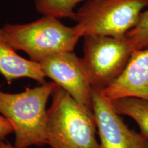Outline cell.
Listing matches in <instances>:
<instances>
[{
    "instance_id": "cell-6",
    "label": "cell",
    "mask_w": 148,
    "mask_h": 148,
    "mask_svg": "<svg viewBox=\"0 0 148 148\" xmlns=\"http://www.w3.org/2000/svg\"><path fill=\"white\" fill-rule=\"evenodd\" d=\"M92 103L101 148H148V140L129 128L100 88L92 87Z\"/></svg>"
},
{
    "instance_id": "cell-9",
    "label": "cell",
    "mask_w": 148,
    "mask_h": 148,
    "mask_svg": "<svg viewBox=\"0 0 148 148\" xmlns=\"http://www.w3.org/2000/svg\"><path fill=\"white\" fill-rule=\"evenodd\" d=\"M0 74L4 77L8 84L23 77L45 83V75L39 62L27 60L20 56L9 43L0 27Z\"/></svg>"
},
{
    "instance_id": "cell-7",
    "label": "cell",
    "mask_w": 148,
    "mask_h": 148,
    "mask_svg": "<svg viewBox=\"0 0 148 148\" xmlns=\"http://www.w3.org/2000/svg\"><path fill=\"white\" fill-rule=\"evenodd\" d=\"M45 76L66 90L79 104L92 112V86L81 58L73 51L57 53L39 62Z\"/></svg>"
},
{
    "instance_id": "cell-3",
    "label": "cell",
    "mask_w": 148,
    "mask_h": 148,
    "mask_svg": "<svg viewBox=\"0 0 148 148\" xmlns=\"http://www.w3.org/2000/svg\"><path fill=\"white\" fill-rule=\"evenodd\" d=\"M3 30L16 51H24L38 62L50 56L73 51L80 38L74 27L47 16L28 23L6 24Z\"/></svg>"
},
{
    "instance_id": "cell-5",
    "label": "cell",
    "mask_w": 148,
    "mask_h": 148,
    "mask_svg": "<svg viewBox=\"0 0 148 148\" xmlns=\"http://www.w3.org/2000/svg\"><path fill=\"white\" fill-rule=\"evenodd\" d=\"M82 65L92 87H108L121 75L134 49L127 37H84Z\"/></svg>"
},
{
    "instance_id": "cell-8",
    "label": "cell",
    "mask_w": 148,
    "mask_h": 148,
    "mask_svg": "<svg viewBox=\"0 0 148 148\" xmlns=\"http://www.w3.org/2000/svg\"><path fill=\"white\" fill-rule=\"evenodd\" d=\"M101 92L110 100L134 97L148 101V47L134 51L121 75Z\"/></svg>"
},
{
    "instance_id": "cell-11",
    "label": "cell",
    "mask_w": 148,
    "mask_h": 148,
    "mask_svg": "<svg viewBox=\"0 0 148 148\" xmlns=\"http://www.w3.org/2000/svg\"><path fill=\"white\" fill-rule=\"evenodd\" d=\"M36 10L44 16L57 18H68L75 20L74 8L81 1L90 0H34Z\"/></svg>"
},
{
    "instance_id": "cell-1",
    "label": "cell",
    "mask_w": 148,
    "mask_h": 148,
    "mask_svg": "<svg viewBox=\"0 0 148 148\" xmlns=\"http://www.w3.org/2000/svg\"><path fill=\"white\" fill-rule=\"evenodd\" d=\"M56 86L53 82H45L18 93L3 92L0 86V114L13 127L15 148L47 145L46 106Z\"/></svg>"
},
{
    "instance_id": "cell-13",
    "label": "cell",
    "mask_w": 148,
    "mask_h": 148,
    "mask_svg": "<svg viewBox=\"0 0 148 148\" xmlns=\"http://www.w3.org/2000/svg\"><path fill=\"white\" fill-rule=\"evenodd\" d=\"M12 132H14V129L12 124L0 114V139H4L5 136Z\"/></svg>"
},
{
    "instance_id": "cell-14",
    "label": "cell",
    "mask_w": 148,
    "mask_h": 148,
    "mask_svg": "<svg viewBox=\"0 0 148 148\" xmlns=\"http://www.w3.org/2000/svg\"><path fill=\"white\" fill-rule=\"evenodd\" d=\"M0 148H15L14 145H11L8 141L4 139H0Z\"/></svg>"
},
{
    "instance_id": "cell-12",
    "label": "cell",
    "mask_w": 148,
    "mask_h": 148,
    "mask_svg": "<svg viewBox=\"0 0 148 148\" xmlns=\"http://www.w3.org/2000/svg\"><path fill=\"white\" fill-rule=\"evenodd\" d=\"M125 36L134 51L148 47V6L140 14L136 26Z\"/></svg>"
},
{
    "instance_id": "cell-4",
    "label": "cell",
    "mask_w": 148,
    "mask_h": 148,
    "mask_svg": "<svg viewBox=\"0 0 148 148\" xmlns=\"http://www.w3.org/2000/svg\"><path fill=\"white\" fill-rule=\"evenodd\" d=\"M148 0H90L76 12L75 25L82 38L102 35L123 38L136 26Z\"/></svg>"
},
{
    "instance_id": "cell-10",
    "label": "cell",
    "mask_w": 148,
    "mask_h": 148,
    "mask_svg": "<svg viewBox=\"0 0 148 148\" xmlns=\"http://www.w3.org/2000/svg\"><path fill=\"white\" fill-rule=\"evenodd\" d=\"M110 101L116 113L134 120L140 128V134L148 140V101L134 97Z\"/></svg>"
},
{
    "instance_id": "cell-2",
    "label": "cell",
    "mask_w": 148,
    "mask_h": 148,
    "mask_svg": "<svg viewBox=\"0 0 148 148\" xmlns=\"http://www.w3.org/2000/svg\"><path fill=\"white\" fill-rule=\"evenodd\" d=\"M47 109L46 139L51 148H101L93 112L56 84Z\"/></svg>"
}]
</instances>
